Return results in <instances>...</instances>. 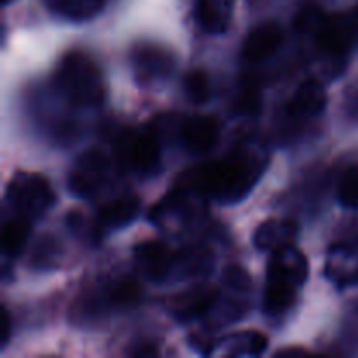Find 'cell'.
Wrapping results in <instances>:
<instances>
[{
	"mask_svg": "<svg viewBox=\"0 0 358 358\" xmlns=\"http://www.w3.org/2000/svg\"><path fill=\"white\" fill-rule=\"evenodd\" d=\"M135 257L138 268L154 280L168 278L171 269L180 262L178 255L163 241H145L136 245Z\"/></svg>",
	"mask_w": 358,
	"mask_h": 358,
	"instance_id": "obj_8",
	"label": "cell"
},
{
	"mask_svg": "<svg viewBox=\"0 0 358 358\" xmlns=\"http://www.w3.org/2000/svg\"><path fill=\"white\" fill-rule=\"evenodd\" d=\"M224 283L227 287L234 290H248L252 287V278L248 275L247 269H243L241 266H229V268L224 271Z\"/></svg>",
	"mask_w": 358,
	"mask_h": 358,
	"instance_id": "obj_23",
	"label": "cell"
},
{
	"mask_svg": "<svg viewBox=\"0 0 358 358\" xmlns=\"http://www.w3.org/2000/svg\"><path fill=\"white\" fill-rule=\"evenodd\" d=\"M355 31L358 30L353 24L352 17L338 14V16L327 17L320 30L315 34V37H317L320 51L325 52L329 58L345 59L352 51Z\"/></svg>",
	"mask_w": 358,
	"mask_h": 358,
	"instance_id": "obj_6",
	"label": "cell"
},
{
	"mask_svg": "<svg viewBox=\"0 0 358 358\" xmlns=\"http://www.w3.org/2000/svg\"><path fill=\"white\" fill-rule=\"evenodd\" d=\"M308 273L306 255L294 245L273 252L266 280L264 310L269 315H282L290 310L299 289L306 283Z\"/></svg>",
	"mask_w": 358,
	"mask_h": 358,
	"instance_id": "obj_2",
	"label": "cell"
},
{
	"mask_svg": "<svg viewBox=\"0 0 358 358\" xmlns=\"http://www.w3.org/2000/svg\"><path fill=\"white\" fill-rule=\"evenodd\" d=\"M219 136L220 126L212 115H191L182 126V142L194 154H205L212 150L219 142Z\"/></svg>",
	"mask_w": 358,
	"mask_h": 358,
	"instance_id": "obj_9",
	"label": "cell"
},
{
	"mask_svg": "<svg viewBox=\"0 0 358 358\" xmlns=\"http://www.w3.org/2000/svg\"><path fill=\"white\" fill-rule=\"evenodd\" d=\"M10 2H13V0H2L3 6H7V3H10Z\"/></svg>",
	"mask_w": 358,
	"mask_h": 358,
	"instance_id": "obj_27",
	"label": "cell"
},
{
	"mask_svg": "<svg viewBox=\"0 0 358 358\" xmlns=\"http://www.w3.org/2000/svg\"><path fill=\"white\" fill-rule=\"evenodd\" d=\"M219 299V292L213 287L199 285L187 292L177 294L170 301V311L177 320L191 322L205 315Z\"/></svg>",
	"mask_w": 358,
	"mask_h": 358,
	"instance_id": "obj_11",
	"label": "cell"
},
{
	"mask_svg": "<svg viewBox=\"0 0 358 358\" xmlns=\"http://www.w3.org/2000/svg\"><path fill=\"white\" fill-rule=\"evenodd\" d=\"M30 236V220L24 217L9 220L2 231V250L7 257H14L23 252Z\"/></svg>",
	"mask_w": 358,
	"mask_h": 358,
	"instance_id": "obj_18",
	"label": "cell"
},
{
	"mask_svg": "<svg viewBox=\"0 0 358 358\" xmlns=\"http://www.w3.org/2000/svg\"><path fill=\"white\" fill-rule=\"evenodd\" d=\"M142 297V287L131 276H124V278H119L117 282H114L108 289L107 299L112 306L115 308H131Z\"/></svg>",
	"mask_w": 358,
	"mask_h": 358,
	"instance_id": "obj_19",
	"label": "cell"
},
{
	"mask_svg": "<svg viewBox=\"0 0 358 358\" xmlns=\"http://www.w3.org/2000/svg\"><path fill=\"white\" fill-rule=\"evenodd\" d=\"M129 163L140 173H152L161 163V142L156 133H140L129 143Z\"/></svg>",
	"mask_w": 358,
	"mask_h": 358,
	"instance_id": "obj_16",
	"label": "cell"
},
{
	"mask_svg": "<svg viewBox=\"0 0 358 358\" xmlns=\"http://www.w3.org/2000/svg\"><path fill=\"white\" fill-rule=\"evenodd\" d=\"M297 224L289 219H269L262 222L254 233V245L261 252H278L294 245L297 238Z\"/></svg>",
	"mask_w": 358,
	"mask_h": 358,
	"instance_id": "obj_13",
	"label": "cell"
},
{
	"mask_svg": "<svg viewBox=\"0 0 358 358\" xmlns=\"http://www.w3.org/2000/svg\"><path fill=\"white\" fill-rule=\"evenodd\" d=\"M133 69L142 80L163 79L173 69V58L170 51L156 44H142L131 55Z\"/></svg>",
	"mask_w": 358,
	"mask_h": 358,
	"instance_id": "obj_10",
	"label": "cell"
},
{
	"mask_svg": "<svg viewBox=\"0 0 358 358\" xmlns=\"http://www.w3.org/2000/svg\"><path fill=\"white\" fill-rule=\"evenodd\" d=\"M108 168V157L100 149L86 150L70 171L69 189L77 198H91L107 180Z\"/></svg>",
	"mask_w": 358,
	"mask_h": 358,
	"instance_id": "obj_5",
	"label": "cell"
},
{
	"mask_svg": "<svg viewBox=\"0 0 358 358\" xmlns=\"http://www.w3.org/2000/svg\"><path fill=\"white\" fill-rule=\"evenodd\" d=\"M226 346H229L227 355H262L268 348V338L262 332L248 331L231 336Z\"/></svg>",
	"mask_w": 358,
	"mask_h": 358,
	"instance_id": "obj_20",
	"label": "cell"
},
{
	"mask_svg": "<svg viewBox=\"0 0 358 358\" xmlns=\"http://www.w3.org/2000/svg\"><path fill=\"white\" fill-rule=\"evenodd\" d=\"M262 170L264 163L259 157L236 150L224 159L192 170L187 182L201 194L224 203H234L252 191Z\"/></svg>",
	"mask_w": 358,
	"mask_h": 358,
	"instance_id": "obj_1",
	"label": "cell"
},
{
	"mask_svg": "<svg viewBox=\"0 0 358 358\" xmlns=\"http://www.w3.org/2000/svg\"><path fill=\"white\" fill-rule=\"evenodd\" d=\"M140 208H142L140 198L135 194L119 196V198L105 203L96 217L98 231L100 233H107L110 229H119V227L129 226L138 217Z\"/></svg>",
	"mask_w": 358,
	"mask_h": 358,
	"instance_id": "obj_12",
	"label": "cell"
},
{
	"mask_svg": "<svg viewBox=\"0 0 358 358\" xmlns=\"http://www.w3.org/2000/svg\"><path fill=\"white\" fill-rule=\"evenodd\" d=\"M236 0H196V20L212 35L226 34Z\"/></svg>",
	"mask_w": 358,
	"mask_h": 358,
	"instance_id": "obj_15",
	"label": "cell"
},
{
	"mask_svg": "<svg viewBox=\"0 0 358 358\" xmlns=\"http://www.w3.org/2000/svg\"><path fill=\"white\" fill-rule=\"evenodd\" d=\"M296 353H306V350L304 348H287V350H282V352H278L276 355H296Z\"/></svg>",
	"mask_w": 358,
	"mask_h": 358,
	"instance_id": "obj_25",
	"label": "cell"
},
{
	"mask_svg": "<svg viewBox=\"0 0 358 358\" xmlns=\"http://www.w3.org/2000/svg\"><path fill=\"white\" fill-rule=\"evenodd\" d=\"M56 86L72 103L98 107L105 98L100 69L87 55L72 51L63 56L56 69Z\"/></svg>",
	"mask_w": 358,
	"mask_h": 358,
	"instance_id": "obj_3",
	"label": "cell"
},
{
	"mask_svg": "<svg viewBox=\"0 0 358 358\" xmlns=\"http://www.w3.org/2000/svg\"><path fill=\"white\" fill-rule=\"evenodd\" d=\"M0 336H2L0 343H2V346H6L10 336V315L6 306H2V315H0Z\"/></svg>",
	"mask_w": 358,
	"mask_h": 358,
	"instance_id": "obj_24",
	"label": "cell"
},
{
	"mask_svg": "<svg viewBox=\"0 0 358 358\" xmlns=\"http://www.w3.org/2000/svg\"><path fill=\"white\" fill-rule=\"evenodd\" d=\"M350 17H352V21H353V24H355V28L358 30V7L355 10H353L352 14H350Z\"/></svg>",
	"mask_w": 358,
	"mask_h": 358,
	"instance_id": "obj_26",
	"label": "cell"
},
{
	"mask_svg": "<svg viewBox=\"0 0 358 358\" xmlns=\"http://www.w3.org/2000/svg\"><path fill=\"white\" fill-rule=\"evenodd\" d=\"M338 201L346 208H358V166H350L339 178Z\"/></svg>",
	"mask_w": 358,
	"mask_h": 358,
	"instance_id": "obj_22",
	"label": "cell"
},
{
	"mask_svg": "<svg viewBox=\"0 0 358 358\" xmlns=\"http://www.w3.org/2000/svg\"><path fill=\"white\" fill-rule=\"evenodd\" d=\"M327 107V93L318 80L308 79L296 90L289 101V114L294 117H315Z\"/></svg>",
	"mask_w": 358,
	"mask_h": 358,
	"instance_id": "obj_14",
	"label": "cell"
},
{
	"mask_svg": "<svg viewBox=\"0 0 358 358\" xmlns=\"http://www.w3.org/2000/svg\"><path fill=\"white\" fill-rule=\"evenodd\" d=\"M283 42V31L273 21H264L252 28L241 45V56L248 63H261L276 55Z\"/></svg>",
	"mask_w": 358,
	"mask_h": 358,
	"instance_id": "obj_7",
	"label": "cell"
},
{
	"mask_svg": "<svg viewBox=\"0 0 358 358\" xmlns=\"http://www.w3.org/2000/svg\"><path fill=\"white\" fill-rule=\"evenodd\" d=\"M6 198L17 215L28 220L45 215L55 205L56 194L45 177L38 173L13 175L6 189Z\"/></svg>",
	"mask_w": 358,
	"mask_h": 358,
	"instance_id": "obj_4",
	"label": "cell"
},
{
	"mask_svg": "<svg viewBox=\"0 0 358 358\" xmlns=\"http://www.w3.org/2000/svg\"><path fill=\"white\" fill-rule=\"evenodd\" d=\"M45 2L59 16L72 21H83L100 13L105 0H45Z\"/></svg>",
	"mask_w": 358,
	"mask_h": 358,
	"instance_id": "obj_17",
	"label": "cell"
},
{
	"mask_svg": "<svg viewBox=\"0 0 358 358\" xmlns=\"http://www.w3.org/2000/svg\"><path fill=\"white\" fill-rule=\"evenodd\" d=\"M184 93L187 100L194 105H205L212 98V86L210 77L205 70L194 69L185 73L184 77Z\"/></svg>",
	"mask_w": 358,
	"mask_h": 358,
	"instance_id": "obj_21",
	"label": "cell"
}]
</instances>
